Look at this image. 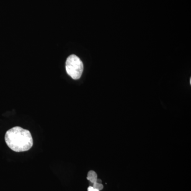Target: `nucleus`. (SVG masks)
I'll list each match as a JSON object with an SVG mask.
<instances>
[{
	"mask_svg": "<svg viewBox=\"0 0 191 191\" xmlns=\"http://www.w3.org/2000/svg\"><path fill=\"white\" fill-rule=\"evenodd\" d=\"M5 141L10 149L15 152L28 151L33 145L30 132L19 127H12L5 135Z\"/></svg>",
	"mask_w": 191,
	"mask_h": 191,
	"instance_id": "nucleus-1",
	"label": "nucleus"
},
{
	"mask_svg": "<svg viewBox=\"0 0 191 191\" xmlns=\"http://www.w3.org/2000/svg\"><path fill=\"white\" fill-rule=\"evenodd\" d=\"M67 73L75 80L80 78L83 70V63L75 55H71L67 58L65 65Z\"/></svg>",
	"mask_w": 191,
	"mask_h": 191,
	"instance_id": "nucleus-2",
	"label": "nucleus"
},
{
	"mask_svg": "<svg viewBox=\"0 0 191 191\" xmlns=\"http://www.w3.org/2000/svg\"><path fill=\"white\" fill-rule=\"evenodd\" d=\"M86 179H88V181H90V183L92 184H94V183H96L97 181V174L95 171H89L88 173V175H87V177H86Z\"/></svg>",
	"mask_w": 191,
	"mask_h": 191,
	"instance_id": "nucleus-3",
	"label": "nucleus"
},
{
	"mask_svg": "<svg viewBox=\"0 0 191 191\" xmlns=\"http://www.w3.org/2000/svg\"><path fill=\"white\" fill-rule=\"evenodd\" d=\"M93 187L96 189H98L99 191H101V190H102L103 189L104 186H103V184L101 183L96 182V183L93 184Z\"/></svg>",
	"mask_w": 191,
	"mask_h": 191,
	"instance_id": "nucleus-4",
	"label": "nucleus"
},
{
	"mask_svg": "<svg viewBox=\"0 0 191 191\" xmlns=\"http://www.w3.org/2000/svg\"><path fill=\"white\" fill-rule=\"evenodd\" d=\"M88 191H100L98 189H96L95 188H94L93 186H89L88 188Z\"/></svg>",
	"mask_w": 191,
	"mask_h": 191,
	"instance_id": "nucleus-5",
	"label": "nucleus"
}]
</instances>
